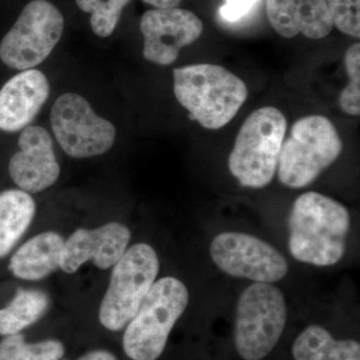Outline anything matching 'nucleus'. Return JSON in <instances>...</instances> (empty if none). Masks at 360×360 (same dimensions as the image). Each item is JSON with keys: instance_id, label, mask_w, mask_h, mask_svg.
<instances>
[{"instance_id": "1a4fd4ad", "label": "nucleus", "mask_w": 360, "mask_h": 360, "mask_svg": "<svg viewBox=\"0 0 360 360\" xmlns=\"http://www.w3.org/2000/svg\"><path fill=\"white\" fill-rule=\"evenodd\" d=\"M51 124L59 146L71 158L101 155L115 144V125L97 115L79 94L68 92L56 98L51 108Z\"/></svg>"}, {"instance_id": "4be33fe9", "label": "nucleus", "mask_w": 360, "mask_h": 360, "mask_svg": "<svg viewBox=\"0 0 360 360\" xmlns=\"http://www.w3.org/2000/svg\"><path fill=\"white\" fill-rule=\"evenodd\" d=\"M345 68L349 82L341 91L340 108L347 115H360V44H352L347 49L345 58Z\"/></svg>"}, {"instance_id": "39448f33", "label": "nucleus", "mask_w": 360, "mask_h": 360, "mask_svg": "<svg viewBox=\"0 0 360 360\" xmlns=\"http://www.w3.org/2000/svg\"><path fill=\"white\" fill-rule=\"evenodd\" d=\"M342 151L335 125L322 115L300 118L283 141L277 163L278 179L290 188L309 186Z\"/></svg>"}, {"instance_id": "f03ea898", "label": "nucleus", "mask_w": 360, "mask_h": 360, "mask_svg": "<svg viewBox=\"0 0 360 360\" xmlns=\"http://www.w3.org/2000/svg\"><path fill=\"white\" fill-rule=\"evenodd\" d=\"M174 91L189 118L206 129H222L248 99L246 84L226 68L200 63L175 68Z\"/></svg>"}, {"instance_id": "aec40b11", "label": "nucleus", "mask_w": 360, "mask_h": 360, "mask_svg": "<svg viewBox=\"0 0 360 360\" xmlns=\"http://www.w3.org/2000/svg\"><path fill=\"white\" fill-rule=\"evenodd\" d=\"M65 352V345L56 340L28 343L16 333L0 340V360H60Z\"/></svg>"}, {"instance_id": "412c9836", "label": "nucleus", "mask_w": 360, "mask_h": 360, "mask_svg": "<svg viewBox=\"0 0 360 360\" xmlns=\"http://www.w3.org/2000/svg\"><path fill=\"white\" fill-rule=\"evenodd\" d=\"M131 0H75L78 8L90 13L92 32L101 37H108L120 22L124 7Z\"/></svg>"}, {"instance_id": "ddd939ff", "label": "nucleus", "mask_w": 360, "mask_h": 360, "mask_svg": "<svg viewBox=\"0 0 360 360\" xmlns=\"http://www.w3.org/2000/svg\"><path fill=\"white\" fill-rule=\"evenodd\" d=\"M130 238L129 227L120 222L77 229L65 241L59 267L72 274L90 260L99 269H110L124 255Z\"/></svg>"}, {"instance_id": "a878e982", "label": "nucleus", "mask_w": 360, "mask_h": 360, "mask_svg": "<svg viewBox=\"0 0 360 360\" xmlns=\"http://www.w3.org/2000/svg\"><path fill=\"white\" fill-rule=\"evenodd\" d=\"M149 6L158 9L175 8L181 4L182 0H142Z\"/></svg>"}, {"instance_id": "9d476101", "label": "nucleus", "mask_w": 360, "mask_h": 360, "mask_svg": "<svg viewBox=\"0 0 360 360\" xmlns=\"http://www.w3.org/2000/svg\"><path fill=\"white\" fill-rule=\"evenodd\" d=\"M210 255L225 274L255 283H276L288 274V262L283 255L274 246L250 234H219L210 245Z\"/></svg>"}, {"instance_id": "a211bd4d", "label": "nucleus", "mask_w": 360, "mask_h": 360, "mask_svg": "<svg viewBox=\"0 0 360 360\" xmlns=\"http://www.w3.org/2000/svg\"><path fill=\"white\" fill-rule=\"evenodd\" d=\"M295 360H360V345L352 340H336L326 328L309 326L292 347Z\"/></svg>"}, {"instance_id": "7ed1b4c3", "label": "nucleus", "mask_w": 360, "mask_h": 360, "mask_svg": "<svg viewBox=\"0 0 360 360\" xmlns=\"http://www.w3.org/2000/svg\"><path fill=\"white\" fill-rule=\"evenodd\" d=\"M286 127L285 116L272 106L253 111L246 118L229 158V170L241 186L262 188L271 182Z\"/></svg>"}, {"instance_id": "20e7f679", "label": "nucleus", "mask_w": 360, "mask_h": 360, "mask_svg": "<svg viewBox=\"0 0 360 360\" xmlns=\"http://www.w3.org/2000/svg\"><path fill=\"white\" fill-rule=\"evenodd\" d=\"M189 302L186 286L175 277H163L151 286L123 335V349L132 360H158L168 336Z\"/></svg>"}, {"instance_id": "6e6552de", "label": "nucleus", "mask_w": 360, "mask_h": 360, "mask_svg": "<svg viewBox=\"0 0 360 360\" xmlns=\"http://www.w3.org/2000/svg\"><path fill=\"white\" fill-rule=\"evenodd\" d=\"M65 30V18L47 0H32L0 42V59L8 68L32 70L51 56Z\"/></svg>"}, {"instance_id": "423d86ee", "label": "nucleus", "mask_w": 360, "mask_h": 360, "mask_svg": "<svg viewBox=\"0 0 360 360\" xmlns=\"http://www.w3.org/2000/svg\"><path fill=\"white\" fill-rule=\"evenodd\" d=\"M286 323L283 293L271 283L251 284L239 297L234 343L241 359L262 360L274 349Z\"/></svg>"}, {"instance_id": "5701e85b", "label": "nucleus", "mask_w": 360, "mask_h": 360, "mask_svg": "<svg viewBox=\"0 0 360 360\" xmlns=\"http://www.w3.org/2000/svg\"><path fill=\"white\" fill-rule=\"evenodd\" d=\"M333 25L349 37H360V0H326Z\"/></svg>"}, {"instance_id": "2eb2a0df", "label": "nucleus", "mask_w": 360, "mask_h": 360, "mask_svg": "<svg viewBox=\"0 0 360 360\" xmlns=\"http://www.w3.org/2000/svg\"><path fill=\"white\" fill-rule=\"evenodd\" d=\"M266 13L274 30L285 39L302 33L321 39L333 27L326 0H266Z\"/></svg>"}, {"instance_id": "dca6fc26", "label": "nucleus", "mask_w": 360, "mask_h": 360, "mask_svg": "<svg viewBox=\"0 0 360 360\" xmlns=\"http://www.w3.org/2000/svg\"><path fill=\"white\" fill-rule=\"evenodd\" d=\"M65 241L58 232L37 234L14 253L9 262V270L23 281L45 278L58 269Z\"/></svg>"}, {"instance_id": "393cba45", "label": "nucleus", "mask_w": 360, "mask_h": 360, "mask_svg": "<svg viewBox=\"0 0 360 360\" xmlns=\"http://www.w3.org/2000/svg\"><path fill=\"white\" fill-rule=\"evenodd\" d=\"M78 360H117V359L115 354L108 350H94V352H87Z\"/></svg>"}, {"instance_id": "f8f14e48", "label": "nucleus", "mask_w": 360, "mask_h": 360, "mask_svg": "<svg viewBox=\"0 0 360 360\" xmlns=\"http://www.w3.org/2000/svg\"><path fill=\"white\" fill-rule=\"evenodd\" d=\"M20 150L9 160L11 179L20 189L39 193L53 186L60 174L51 134L41 127L22 129L18 139Z\"/></svg>"}, {"instance_id": "6ab92c4d", "label": "nucleus", "mask_w": 360, "mask_h": 360, "mask_svg": "<svg viewBox=\"0 0 360 360\" xmlns=\"http://www.w3.org/2000/svg\"><path fill=\"white\" fill-rule=\"evenodd\" d=\"M51 300L44 291L20 290L13 302L0 309V335H13L39 321L49 309Z\"/></svg>"}, {"instance_id": "b1692460", "label": "nucleus", "mask_w": 360, "mask_h": 360, "mask_svg": "<svg viewBox=\"0 0 360 360\" xmlns=\"http://www.w3.org/2000/svg\"><path fill=\"white\" fill-rule=\"evenodd\" d=\"M259 0H226L220 7L219 15L227 22H236L246 18Z\"/></svg>"}, {"instance_id": "4468645a", "label": "nucleus", "mask_w": 360, "mask_h": 360, "mask_svg": "<svg viewBox=\"0 0 360 360\" xmlns=\"http://www.w3.org/2000/svg\"><path fill=\"white\" fill-rule=\"evenodd\" d=\"M51 86L39 70H22L0 89V130L16 132L30 127L49 98Z\"/></svg>"}, {"instance_id": "f257e3e1", "label": "nucleus", "mask_w": 360, "mask_h": 360, "mask_svg": "<svg viewBox=\"0 0 360 360\" xmlns=\"http://www.w3.org/2000/svg\"><path fill=\"white\" fill-rule=\"evenodd\" d=\"M290 255L298 262L330 266L342 258L350 227L345 206L309 191L296 198L288 219Z\"/></svg>"}, {"instance_id": "f3484780", "label": "nucleus", "mask_w": 360, "mask_h": 360, "mask_svg": "<svg viewBox=\"0 0 360 360\" xmlns=\"http://www.w3.org/2000/svg\"><path fill=\"white\" fill-rule=\"evenodd\" d=\"M37 205L21 189L0 193V258L11 252L34 219Z\"/></svg>"}, {"instance_id": "9b49d317", "label": "nucleus", "mask_w": 360, "mask_h": 360, "mask_svg": "<svg viewBox=\"0 0 360 360\" xmlns=\"http://www.w3.org/2000/svg\"><path fill=\"white\" fill-rule=\"evenodd\" d=\"M143 56L155 65H172L184 47L196 41L203 32V23L186 9H150L142 15Z\"/></svg>"}, {"instance_id": "0eeeda50", "label": "nucleus", "mask_w": 360, "mask_h": 360, "mask_svg": "<svg viewBox=\"0 0 360 360\" xmlns=\"http://www.w3.org/2000/svg\"><path fill=\"white\" fill-rule=\"evenodd\" d=\"M160 271L156 251L148 243L127 248L112 266L110 283L99 309V321L110 331L127 328L155 283Z\"/></svg>"}]
</instances>
